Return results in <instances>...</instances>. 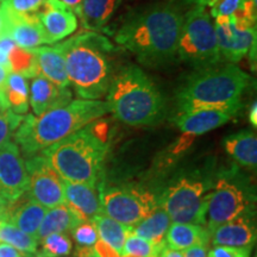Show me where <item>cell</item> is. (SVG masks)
<instances>
[{
    "instance_id": "cell-1",
    "label": "cell",
    "mask_w": 257,
    "mask_h": 257,
    "mask_svg": "<svg viewBox=\"0 0 257 257\" xmlns=\"http://www.w3.org/2000/svg\"><path fill=\"white\" fill-rule=\"evenodd\" d=\"M182 22L184 15L174 3H155L127 18L114 40L144 66H167L178 57Z\"/></svg>"
},
{
    "instance_id": "cell-2",
    "label": "cell",
    "mask_w": 257,
    "mask_h": 257,
    "mask_svg": "<svg viewBox=\"0 0 257 257\" xmlns=\"http://www.w3.org/2000/svg\"><path fill=\"white\" fill-rule=\"evenodd\" d=\"M110 149L108 125L94 120L41 154L63 181L94 186L100 182Z\"/></svg>"
},
{
    "instance_id": "cell-3",
    "label": "cell",
    "mask_w": 257,
    "mask_h": 257,
    "mask_svg": "<svg viewBox=\"0 0 257 257\" xmlns=\"http://www.w3.org/2000/svg\"><path fill=\"white\" fill-rule=\"evenodd\" d=\"M106 113H108L106 101L74 99L41 115H24L14 134V142L25 157L37 155Z\"/></svg>"
},
{
    "instance_id": "cell-4",
    "label": "cell",
    "mask_w": 257,
    "mask_h": 257,
    "mask_svg": "<svg viewBox=\"0 0 257 257\" xmlns=\"http://www.w3.org/2000/svg\"><path fill=\"white\" fill-rule=\"evenodd\" d=\"M251 78L238 66L220 62L195 69L175 94L179 113L198 110H229L238 113Z\"/></svg>"
},
{
    "instance_id": "cell-5",
    "label": "cell",
    "mask_w": 257,
    "mask_h": 257,
    "mask_svg": "<svg viewBox=\"0 0 257 257\" xmlns=\"http://www.w3.org/2000/svg\"><path fill=\"white\" fill-rule=\"evenodd\" d=\"M62 50L69 83L80 99L100 100L113 78L114 47L96 31H85L57 44Z\"/></svg>"
},
{
    "instance_id": "cell-6",
    "label": "cell",
    "mask_w": 257,
    "mask_h": 257,
    "mask_svg": "<svg viewBox=\"0 0 257 257\" xmlns=\"http://www.w3.org/2000/svg\"><path fill=\"white\" fill-rule=\"evenodd\" d=\"M106 104L115 119L130 126H152L160 123L166 113L162 93L137 66H126L113 74Z\"/></svg>"
},
{
    "instance_id": "cell-7",
    "label": "cell",
    "mask_w": 257,
    "mask_h": 257,
    "mask_svg": "<svg viewBox=\"0 0 257 257\" xmlns=\"http://www.w3.org/2000/svg\"><path fill=\"white\" fill-rule=\"evenodd\" d=\"M178 59L194 69L207 68L221 62L214 23L205 8H194L184 16Z\"/></svg>"
},
{
    "instance_id": "cell-8",
    "label": "cell",
    "mask_w": 257,
    "mask_h": 257,
    "mask_svg": "<svg viewBox=\"0 0 257 257\" xmlns=\"http://www.w3.org/2000/svg\"><path fill=\"white\" fill-rule=\"evenodd\" d=\"M255 192L248 182L232 172H225L210 192L205 227L211 234L221 224L255 214Z\"/></svg>"
},
{
    "instance_id": "cell-9",
    "label": "cell",
    "mask_w": 257,
    "mask_h": 257,
    "mask_svg": "<svg viewBox=\"0 0 257 257\" xmlns=\"http://www.w3.org/2000/svg\"><path fill=\"white\" fill-rule=\"evenodd\" d=\"M210 182L198 175H185L173 182L161 195L159 205L172 223H191L205 226Z\"/></svg>"
},
{
    "instance_id": "cell-10",
    "label": "cell",
    "mask_w": 257,
    "mask_h": 257,
    "mask_svg": "<svg viewBox=\"0 0 257 257\" xmlns=\"http://www.w3.org/2000/svg\"><path fill=\"white\" fill-rule=\"evenodd\" d=\"M96 188L102 213L126 226H135L159 206L152 193L138 187L110 186L100 181Z\"/></svg>"
},
{
    "instance_id": "cell-11",
    "label": "cell",
    "mask_w": 257,
    "mask_h": 257,
    "mask_svg": "<svg viewBox=\"0 0 257 257\" xmlns=\"http://www.w3.org/2000/svg\"><path fill=\"white\" fill-rule=\"evenodd\" d=\"M25 167L29 175L28 197L46 208L64 204L63 180L42 154L27 157Z\"/></svg>"
},
{
    "instance_id": "cell-12",
    "label": "cell",
    "mask_w": 257,
    "mask_h": 257,
    "mask_svg": "<svg viewBox=\"0 0 257 257\" xmlns=\"http://www.w3.org/2000/svg\"><path fill=\"white\" fill-rule=\"evenodd\" d=\"M28 188L29 175L21 150L14 141H6L0 146V195L12 204Z\"/></svg>"
},
{
    "instance_id": "cell-13",
    "label": "cell",
    "mask_w": 257,
    "mask_h": 257,
    "mask_svg": "<svg viewBox=\"0 0 257 257\" xmlns=\"http://www.w3.org/2000/svg\"><path fill=\"white\" fill-rule=\"evenodd\" d=\"M221 62L236 64L256 46V28H242L232 18H214Z\"/></svg>"
},
{
    "instance_id": "cell-14",
    "label": "cell",
    "mask_w": 257,
    "mask_h": 257,
    "mask_svg": "<svg viewBox=\"0 0 257 257\" xmlns=\"http://www.w3.org/2000/svg\"><path fill=\"white\" fill-rule=\"evenodd\" d=\"M47 44L67 40L78 29V16L60 0H46L36 12Z\"/></svg>"
},
{
    "instance_id": "cell-15",
    "label": "cell",
    "mask_w": 257,
    "mask_h": 257,
    "mask_svg": "<svg viewBox=\"0 0 257 257\" xmlns=\"http://www.w3.org/2000/svg\"><path fill=\"white\" fill-rule=\"evenodd\" d=\"M2 14L4 18V35L11 38L16 46L31 50L47 44L36 14L12 15L3 11Z\"/></svg>"
},
{
    "instance_id": "cell-16",
    "label": "cell",
    "mask_w": 257,
    "mask_h": 257,
    "mask_svg": "<svg viewBox=\"0 0 257 257\" xmlns=\"http://www.w3.org/2000/svg\"><path fill=\"white\" fill-rule=\"evenodd\" d=\"M213 246L252 248L256 242V225L253 214H246L221 224L210 234Z\"/></svg>"
},
{
    "instance_id": "cell-17",
    "label": "cell",
    "mask_w": 257,
    "mask_h": 257,
    "mask_svg": "<svg viewBox=\"0 0 257 257\" xmlns=\"http://www.w3.org/2000/svg\"><path fill=\"white\" fill-rule=\"evenodd\" d=\"M72 91L69 87L62 88L38 74L32 78L29 88V104L34 115H41L51 108L63 106L72 101Z\"/></svg>"
},
{
    "instance_id": "cell-18",
    "label": "cell",
    "mask_w": 257,
    "mask_h": 257,
    "mask_svg": "<svg viewBox=\"0 0 257 257\" xmlns=\"http://www.w3.org/2000/svg\"><path fill=\"white\" fill-rule=\"evenodd\" d=\"M236 112L229 110H198L179 113L174 123L184 135L197 137L220 127L232 119Z\"/></svg>"
},
{
    "instance_id": "cell-19",
    "label": "cell",
    "mask_w": 257,
    "mask_h": 257,
    "mask_svg": "<svg viewBox=\"0 0 257 257\" xmlns=\"http://www.w3.org/2000/svg\"><path fill=\"white\" fill-rule=\"evenodd\" d=\"M64 204L78 216L81 221H92L101 213V204L98 188L78 182L63 181Z\"/></svg>"
},
{
    "instance_id": "cell-20",
    "label": "cell",
    "mask_w": 257,
    "mask_h": 257,
    "mask_svg": "<svg viewBox=\"0 0 257 257\" xmlns=\"http://www.w3.org/2000/svg\"><path fill=\"white\" fill-rule=\"evenodd\" d=\"M36 57L38 70L42 76L62 88L69 87L66 60L62 50L55 44L53 47H38L31 49Z\"/></svg>"
},
{
    "instance_id": "cell-21",
    "label": "cell",
    "mask_w": 257,
    "mask_h": 257,
    "mask_svg": "<svg viewBox=\"0 0 257 257\" xmlns=\"http://www.w3.org/2000/svg\"><path fill=\"white\" fill-rule=\"evenodd\" d=\"M46 212V207L32 200L31 198L28 197L25 201H21V199H18L17 201L12 202L6 221L36 238Z\"/></svg>"
},
{
    "instance_id": "cell-22",
    "label": "cell",
    "mask_w": 257,
    "mask_h": 257,
    "mask_svg": "<svg viewBox=\"0 0 257 257\" xmlns=\"http://www.w3.org/2000/svg\"><path fill=\"white\" fill-rule=\"evenodd\" d=\"M121 0H82L78 17L89 31L102 30L118 11Z\"/></svg>"
},
{
    "instance_id": "cell-23",
    "label": "cell",
    "mask_w": 257,
    "mask_h": 257,
    "mask_svg": "<svg viewBox=\"0 0 257 257\" xmlns=\"http://www.w3.org/2000/svg\"><path fill=\"white\" fill-rule=\"evenodd\" d=\"M225 152L238 165L255 169L257 166V136L252 130H243L223 140Z\"/></svg>"
},
{
    "instance_id": "cell-24",
    "label": "cell",
    "mask_w": 257,
    "mask_h": 257,
    "mask_svg": "<svg viewBox=\"0 0 257 257\" xmlns=\"http://www.w3.org/2000/svg\"><path fill=\"white\" fill-rule=\"evenodd\" d=\"M166 246L184 250L200 244H210V232L202 225L191 223H170L165 236Z\"/></svg>"
},
{
    "instance_id": "cell-25",
    "label": "cell",
    "mask_w": 257,
    "mask_h": 257,
    "mask_svg": "<svg viewBox=\"0 0 257 257\" xmlns=\"http://www.w3.org/2000/svg\"><path fill=\"white\" fill-rule=\"evenodd\" d=\"M80 223H82L81 219L66 204L51 207L46 212L38 229L36 236L37 242L40 243V240L51 233L69 234Z\"/></svg>"
},
{
    "instance_id": "cell-26",
    "label": "cell",
    "mask_w": 257,
    "mask_h": 257,
    "mask_svg": "<svg viewBox=\"0 0 257 257\" xmlns=\"http://www.w3.org/2000/svg\"><path fill=\"white\" fill-rule=\"evenodd\" d=\"M170 223L172 220L167 212L159 205L149 216L131 227V232L154 244H160L165 242V236Z\"/></svg>"
},
{
    "instance_id": "cell-27",
    "label": "cell",
    "mask_w": 257,
    "mask_h": 257,
    "mask_svg": "<svg viewBox=\"0 0 257 257\" xmlns=\"http://www.w3.org/2000/svg\"><path fill=\"white\" fill-rule=\"evenodd\" d=\"M93 225L95 226L98 236L102 242L110 245L112 249L123 255V246L125 239L131 232V227L112 219L111 217L101 213L96 214L92 219Z\"/></svg>"
},
{
    "instance_id": "cell-28",
    "label": "cell",
    "mask_w": 257,
    "mask_h": 257,
    "mask_svg": "<svg viewBox=\"0 0 257 257\" xmlns=\"http://www.w3.org/2000/svg\"><path fill=\"white\" fill-rule=\"evenodd\" d=\"M4 96L9 108L15 113L24 115L29 110V86L22 74L10 73L4 87Z\"/></svg>"
},
{
    "instance_id": "cell-29",
    "label": "cell",
    "mask_w": 257,
    "mask_h": 257,
    "mask_svg": "<svg viewBox=\"0 0 257 257\" xmlns=\"http://www.w3.org/2000/svg\"><path fill=\"white\" fill-rule=\"evenodd\" d=\"M0 243L14 246L24 256L34 257L38 251L37 239L21 231L9 221H2L0 224Z\"/></svg>"
},
{
    "instance_id": "cell-30",
    "label": "cell",
    "mask_w": 257,
    "mask_h": 257,
    "mask_svg": "<svg viewBox=\"0 0 257 257\" xmlns=\"http://www.w3.org/2000/svg\"><path fill=\"white\" fill-rule=\"evenodd\" d=\"M11 73L22 74L24 78L32 79L40 74L37 61L32 50H27L16 46L10 54Z\"/></svg>"
},
{
    "instance_id": "cell-31",
    "label": "cell",
    "mask_w": 257,
    "mask_h": 257,
    "mask_svg": "<svg viewBox=\"0 0 257 257\" xmlns=\"http://www.w3.org/2000/svg\"><path fill=\"white\" fill-rule=\"evenodd\" d=\"M42 250L37 251V257H62L69 255L73 249L72 240L67 233H51L40 240Z\"/></svg>"
},
{
    "instance_id": "cell-32",
    "label": "cell",
    "mask_w": 257,
    "mask_h": 257,
    "mask_svg": "<svg viewBox=\"0 0 257 257\" xmlns=\"http://www.w3.org/2000/svg\"><path fill=\"white\" fill-rule=\"evenodd\" d=\"M165 242L154 244L133 232L126 237L123 246V256L128 257H152L162 251Z\"/></svg>"
},
{
    "instance_id": "cell-33",
    "label": "cell",
    "mask_w": 257,
    "mask_h": 257,
    "mask_svg": "<svg viewBox=\"0 0 257 257\" xmlns=\"http://www.w3.org/2000/svg\"><path fill=\"white\" fill-rule=\"evenodd\" d=\"M46 0H0L3 12L12 15L36 14Z\"/></svg>"
},
{
    "instance_id": "cell-34",
    "label": "cell",
    "mask_w": 257,
    "mask_h": 257,
    "mask_svg": "<svg viewBox=\"0 0 257 257\" xmlns=\"http://www.w3.org/2000/svg\"><path fill=\"white\" fill-rule=\"evenodd\" d=\"M23 118L24 115L15 113L10 108L0 112V146L6 141L11 140Z\"/></svg>"
},
{
    "instance_id": "cell-35",
    "label": "cell",
    "mask_w": 257,
    "mask_h": 257,
    "mask_svg": "<svg viewBox=\"0 0 257 257\" xmlns=\"http://www.w3.org/2000/svg\"><path fill=\"white\" fill-rule=\"evenodd\" d=\"M70 233L80 246H93L99 238L92 221H82Z\"/></svg>"
},
{
    "instance_id": "cell-36",
    "label": "cell",
    "mask_w": 257,
    "mask_h": 257,
    "mask_svg": "<svg viewBox=\"0 0 257 257\" xmlns=\"http://www.w3.org/2000/svg\"><path fill=\"white\" fill-rule=\"evenodd\" d=\"M251 248H232V246H213L207 257H250Z\"/></svg>"
},
{
    "instance_id": "cell-37",
    "label": "cell",
    "mask_w": 257,
    "mask_h": 257,
    "mask_svg": "<svg viewBox=\"0 0 257 257\" xmlns=\"http://www.w3.org/2000/svg\"><path fill=\"white\" fill-rule=\"evenodd\" d=\"M94 249L100 257H128L120 255L119 252L115 251L114 249H112L110 245H107L105 242H102L101 239L96 240V243L94 244Z\"/></svg>"
},
{
    "instance_id": "cell-38",
    "label": "cell",
    "mask_w": 257,
    "mask_h": 257,
    "mask_svg": "<svg viewBox=\"0 0 257 257\" xmlns=\"http://www.w3.org/2000/svg\"><path fill=\"white\" fill-rule=\"evenodd\" d=\"M208 244H200L186 249L182 251L184 257H207Z\"/></svg>"
},
{
    "instance_id": "cell-39",
    "label": "cell",
    "mask_w": 257,
    "mask_h": 257,
    "mask_svg": "<svg viewBox=\"0 0 257 257\" xmlns=\"http://www.w3.org/2000/svg\"><path fill=\"white\" fill-rule=\"evenodd\" d=\"M0 257H25L14 246L6 243H0Z\"/></svg>"
},
{
    "instance_id": "cell-40",
    "label": "cell",
    "mask_w": 257,
    "mask_h": 257,
    "mask_svg": "<svg viewBox=\"0 0 257 257\" xmlns=\"http://www.w3.org/2000/svg\"><path fill=\"white\" fill-rule=\"evenodd\" d=\"M76 256L78 257H100L93 246H80L76 248Z\"/></svg>"
},
{
    "instance_id": "cell-41",
    "label": "cell",
    "mask_w": 257,
    "mask_h": 257,
    "mask_svg": "<svg viewBox=\"0 0 257 257\" xmlns=\"http://www.w3.org/2000/svg\"><path fill=\"white\" fill-rule=\"evenodd\" d=\"M11 205H12L11 202L8 201L4 197H2V195H0V219L6 221V218H8V214H9V211H10V207H11Z\"/></svg>"
},
{
    "instance_id": "cell-42",
    "label": "cell",
    "mask_w": 257,
    "mask_h": 257,
    "mask_svg": "<svg viewBox=\"0 0 257 257\" xmlns=\"http://www.w3.org/2000/svg\"><path fill=\"white\" fill-rule=\"evenodd\" d=\"M160 257H184V253H182V251H180V250L168 248V246L165 245L162 251H161Z\"/></svg>"
},
{
    "instance_id": "cell-43",
    "label": "cell",
    "mask_w": 257,
    "mask_h": 257,
    "mask_svg": "<svg viewBox=\"0 0 257 257\" xmlns=\"http://www.w3.org/2000/svg\"><path fill=\"white\" fill-rule=\"evenodd\" d=\"M10 73H11V72H10V70L6 68V67L0 66V92H2V93H3V91H4L6 80H8V76H9ZM3 94H4V93H3Z\"/></svg>"
},
{
    "instance_id": "cell-44",
    "label": "cell",
    "mask_w": 257,
    "mask_h": 257,
    "mask_svg": "<svg viewBox=\"0 0 257 257\" xmlns=\"http://www.w3.org/2000/svg\"><path fill=\"white\" fill-rule=\"evenodd\" d=\"M61 3H63L64 5L68 6V8L74 11V14L78 15L79 9H80V4H81L82 0H60Z\"/></svg>"
},
{
    "instance_id": "cell-45",
    "label": "cell",
    "mask_w": 257,
    "mask_h": 257,
    "mask_svg": "<svg viewBox=\"0 0 257 257\" xmlns=\"http://www.w3.org/2000/svg\"><path fill=\"white\" fill-rule=\"evenodd\" d=\"M189 5H194L195 8H210L212 0H185Z\"/></svg>"
},
{
    "instance_id": "cell-46",
    "label": "cell",
    "mask_w": 257,
    "mask_h": 257,
    "mask_svg": "<svg viewBox=\"0 0 257 257\" xmlns=\"http://www.w3.org/2000/svg\"><path fill=\"white\" fill-rule=\"evenodd\" d=\"M249 120H250V123L253 125V126H256V125H257V106H256V101H253L252 105H251V107H250Z\"/></svg>"
},
{
    "instance_id": "cell-47",
    "label": "cell",
    "mask_w": 257,
    "mask_h": 257,
    "mask_svg": "<svg viewBox=\"0 0 257 257\" xmlns=\"http://www.w3.org/2000/svg\"><path fill=\"white\" fill-rule=\"evenodd\" d=\"M8 108H9V105H8V102H6L5 96L2 92H0V112L8 110Z\"/></svg>"
},
{
    "instance_id": "cell-48",
    "label": "cell",
    "mask_w": 257,
    "mask_h": 257,
    "mask_svg": "<svg viewBox=\"0 0 257 257\" xmlns=\"http://www.w3.org/2000/svg\"><path fill=\"white\" fill-rule=\"evenodd\" d=\"M5 36L4 35V18H3L2 9H0V37Z\"/></svg>"
},
{
    "instance_id": "cell-49",
    "label": "cell",
    "mask_w": 257,
    "mask_h": 257,
    "mask_svg": "<svg viewBox=\"0 0 257 257\" xmlns=\"http://www.w3.org/2000/svg\"><path fill=\"white\" fill-rule=\"evenodd\" d=\"M2 221H5V220H2V219H0V224H2Z\"/></svg>"
},
{
    "instance_id": "cell-50",
    "label": "cell",
    "mask_w": 257,
    "mask_h": 257,
    "mask_svg": "<svg viewBox=\"0 0 257 257\" xmlns=\"http://www.w3.org/2000/svg\"><path fill=\"white\" fill-rule=\"evenodd\" d=\"M34 257H37V256H36V255H34Z\"/></svg>"
}]
</instances>
